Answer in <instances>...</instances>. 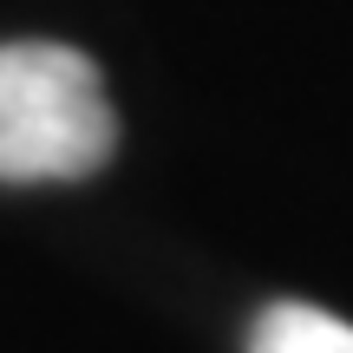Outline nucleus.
Wrapping results in <instances>:
<instances>
[{"mask_svg": "<svg viewBox=\"0 0 353 353\" xmlns=\"http://www.w3.org/2000/svg\"><path fill=\"white\" fill-rule=\"evenodd\" d=\"M118 118L85 52L59 39L0 46V183H79L105 170Z\"/></svg>", "mask_w": 353, "mask_h": 353, "instance_id": "1", "label": "nucleus"}, {"mask_svg": "<svg viewBox=\"0 0 353 353\" xmlns=\"http://www.w3.org/2000/svg\"><path fill=\"white\" fill-rule=\"evenodd\" d=\"M249 353H353V327L307 301H275L255 321Z\"/></svg>", "mask_w": 353, "mask_h": 353, "instance_id": "2", "label": "nucleus"}]
</instances>
